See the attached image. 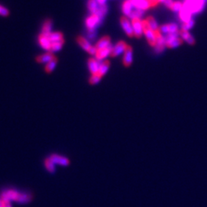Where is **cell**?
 <instances>
[{
    "label": "cell",
    "mask_w": 207,
    "mask_h": 207,
    "mask_svg": "<svg viewBox=\"0 0 207 207\" xmlns=\"http://www.w3.org/2000/svg\"><path fill=\"white\" fill-rule=\"evenodd\" d=\"M179 34H167L165 37L166 40V47L169 49H174L182 45L183 39L180 38Z\"/></svg>",
    "instance_id": "3"
},
{
    "label": "cell",
    "mask_w": 207,
    "mask_h": 207,
    "mask_svg": "<svg viewBox=\"0 0 207 207\" xmlns=\"http://www.w3.org/2000/svg\"><path fill=\"white\" fill-rule=\"evenodd\" d=\"M77 42L78 43L79 45L85 51H86L90 55H95L96 52H97V49L95 46H92L90 44L89 42L85 38L82 36H78L77 38Z\"/></svg>",
    "instance_id": "5"
},
{
    "label": "cell",
    "mask_w": 207,
    "mask_h": 207,
    "mask_svg": "<svg viewBox=\"0 0 207 207\" xmlns=\"http://www.w3.org/2000/svg\"><path fill=\"white\" fill-rule=\"evenodd\" d=\"M99 20H100V17H99V16L97 13L91 14V16L90 17H88L86 19V22H85L87 28L89 30L93 29L97 25V23L99 22Z\"/></svg>",
    "instance_id": "14"
},
{
    "label": "cell",
    "mask_w": 207,
    "mask_h": 207,
    "mask_svg": "<svg viewBox=\"0 0 207 207\" xmlns=\"http://www.w3.org/2000/svg\"><path fill=\"white\" fill-rule=\"evenodd\" d=\"M112 48L113 46H109V47L104 48V49H97V52L95 54V58L97 60H98L99 61H103L106 58H107L108 56H111V54Z\"/></svg>",
    "instance_id": "9"
},
{
    "label": "cell",
    "mask_w": 207,
    "mask_h": 207,
    "mask_svg": "<svg viewBox=\"0 0 207 207\" xmlns=\"http://www.w3.org/2000/svg\"><path fill=\"white\" fill-rule=\"evenodd\" d=\"M55 58L54 56L53 53L50 52H45V53L42 54L41 55H38V57L36 58V61L37 62L40 63V64H47L49 63V61H52L53 58Z\"/></svg>",
    "instance_id": "16"
},
{
    "label": "cell",
    "mask_w": 207,
    "mask_h": 207,
    "mask_svg": "<svg viewBox=\"0 0 207 207\" xmlns=\"http://www.w3.org/2000/svg\"><path fill=\"white\" fill-rule=\"evenodd\" d=\"M88 9L92 14H94L97 12V2L96 0H89L88 2Z\"/></svg>",
    "instance_id": "25"
},
{
    "label": "cell",
    "mask_w": 207,
    "mask_h": 207,
    "mask_svg": "<svg viewBox=\"0 0 207 207\" xmlns=\"http://www.w3.org/2000/svg\"><path fill=\"white\" fill-rule=\"evenodd\" d=\"M133 4H132L130 0H125L122 5V12L126 16H130L131 14L132 8H133Z\"/></svg>",
    "instance_id": "20"
},
{
    "label": "cell",
    "mask_w": 207,
    "mask_h": 207,
    "mask_svg": "<svg viewBox=\"0 0 207 207\" xmlns=\"http://www.w3.org/2000/svg\"><path fill=\"white\" fill-rule=\"evenodd\" d=\"M2 207H12L9 201L2 200Z\"/></svg>",
    "instance_id": "31"
},
{
    "label": "cell",
    "mask_w": 207,
    "mask_h": 207,
    "mask_svg": "<svg viewBox=\"0 0 207 207\" xmlns=\"http://www.w3.org/2000/svg\"><path fill=\"white\" fill-rule=\"evenodd\" d=\"M120 22H121V25L122 26L123 29L125 31L127 36L130 37V38H132L133 36V27H132L131 23L128 20V19L126 16H121Z\"/></svg>",
    "instance_id": "7"
},
{
    "label": "cell",
    "mask_w": 207,
    "mask_h": 207,
    "mask_svg": "<svg viewBox=\"0 0 207 207\" xmlns=\"http://www.w3.org/2000/svg\"><path fill=\"white\" fill-rule=\"evenodd\" d=\"M100 62L95 58H91L88 61V67L91 74H97L98 73Z\"/></svg>",
    "instance_id": "13"
},
{
    "label": "cell",
    "mask_w": 207,
    "mask_h": 207,
    "mask_svg": "<svg viewBox=\"0 0 207 207\" xmlns=\"http://www.w3.org/2000/svg\"><path fill=\"white\" fill-rule=\"evenodd\" d=\"M64 41L60 42L52 43V47H51L50 52H58V51H60L61 49H62V46H63V45H64Z\"/></svg>",
    "instance_id": "27"
},
{
    "label": "cell",
    "mask_w": 207,
    "mask_h": 207,
    "mask_svg": "<svg viewBox=\"0 0 207 207\" xmlns=\"http://www.w3.org/2000/svg\"><path fill=\"white\" fill-rule=\"evenodd\" d=\"M143 34L146 36L147 42L149 43L150 45L152 47H155L157 44V37H156V33L150 28L146 20L143 21Z\"/></svg>",
    "instance_id": "2"
},
{
    "label": "cell",
    "mask_w": 207,
    "mask_h": 207,
    "mask_svg": "<svg viewBox=\"0 0 207 207\" xmlns=\"http://www.w3.org/2000/svg\"><path fill=\"white\" fill-rule=\"evenodd\" d=\"M164 0H156V2H157V3H160V2H163Z\"/></svg>",
    "instance_id": "33"
},
{
    "label": "cell",
    "mask_w": 207,
    "mask_h": 207,
    "mask_svg": "<svg viewBox=\"0 0 207 207\" xmlns=\"http://www.w3.org/2000/svg\"><path fill=\"white\" fill-rule=\"evenodd\" d=\"M0 207H2V199H0Z\"/></svg>",
    "instance_id": "34"
},
{
    "label": "cell",
    "mask_w": 207,
    "mask_h": 207,
    "mask_svg": "<svg viewBox=\"0 0 207 207\" xmlns=\"http://www.w3.org/2000/svg\"><path fill=\"white\" fill-rule=\"evenodd\" d=\"M183 7V3L180 1H176V2H172V3L171 4V5L169 6L172 11L173 12H180Z\"/></svg>",
    "instance_id": "26"
},
{
    "label": "cell",
    "mask_w": 207,
    "mask_h": 207,
    "mask_svg": "<svg viewBox=\"0 0 207 207\" xmlns=\"http://www.w3.org/2000/svg\"><path fill=\"white\" fill-rule=\"evenodd\" d=\"M133 63V49L131 46L127 45L123 56V64L125 67H130Z\"/></svg>",
    "instance_id": "10"
},
{
    "label": "cell",
    "mask_w": 207,
    "mask_h": 207,
    "mask_svg": "<svg viewBox=\"0 0 207 207\" xmlns=\"http://www.w3.org/2000/svg\"><path fill=\"white\" fill-rule=\"evenodd\" d=\"M32 199V196L26 193H20L13 190H9L4 192L2 195V200H15L22 203H26L30 202Z\"/></svg>",
    "instance_id": "1"
},
{
    "label": "cell",
    "mask_w": 207,
    "mask_h": 207,
    "mask_svg": "<svg viewBox=\"0 0 207 207\" xmlns=\"http://www.w3.org/2000/svg\"><path fill=\"white\" fill-rule=\"evenodd\" d=\"M38 40L40 46H41L43 49L48 51V52H50L51 47H52V42H51L50 39H49V35L40 34L39 35H38Z\"/></svg>",
    "instance_id": "11"
},
{
    "label": "cell",
    "mask_w": 207,
    "mask_h": 207,
    "mask_svg": "<svg viewBox=\"0 0 207 207\" xmlns=\"http://www.w3.org/2000/svg\"><path fill=\"white\" fill-rule=\"evenodd\" d=\"M131 25L133 27V36L136 38H141L143 34V21L140 20V18H133L132 19Z\"/></svg>",
    "instance_id": "4"
},
{
    "label": "cell",
    "mask_w": 207,
    "mask_h": 207,
    "mask_svg": "<svg viewBox=\"0 0 207 207\" xmlns=\"http://www.w3.org/2000/svg\"><path fill=\"white\" fill-rule=\"evenodd\" d=\"M161 33H166L167 34H179L180 30L178 29V27L176 24H166L160 28Z\"/></svg>",
    "instance_id": "12"
},
{
    "label": "cell",
    "mask_w": 207,
    "mask_h": 207,
    "mask_svg": "<svg viewBox=\"0 0 207 207\" xmlns=\"http://www.w3.org/2000/svg\"><path fill=\"white\" fill-rule=\"evenodd\" d=\"M45 166L46 169L51 173H54L55 172V164L50 160V158H48L45 160Z\"/></svg>",
    "instance_id": "24"
},
{
    "label": "cell",
    "mask_w": 207,
    "mask_h": 207,
    "mask_svg": "<svg viewBox=\"0 0 207 207\" xmlns=\"http://www.w3.org/2000/svg\"><path fill=\"white\" fill-rule=\"evenodd\" d=\"M193 25H194V21L191 19V20L188 21V22H184V23L183 24L182 28H181V29L185 30V31H188V30L190 29V28H191Z\"/></svg>",
    "instance_id": "29"
},
{
    "label": "cell",
    "mask_w": 207,
    "mask_h": 207,
    "mask_svg": "<svg viewBox=\"0 0 207 207\" xmlns=\"http://www.w3.org/2000/svg\"><path fill=\"white\" fill-rule=\"evenodd\" d=\"M49 158L55 165H59V166H67L70 164V161H69V160L67 157L59 155V154H52Z\"/></svg>",
    "instance_id": "8"
},
{
    "label": "cell",
    "mask_w": 207,
    "mask_h": 207,
    "mask_svg": "<svg viewBox=\"0 0 207 207\" xmlns=\"http://www.w3.org/2000/svg\"><path fill=\"white\" fill-rule=\"evenodd\" d=\"M127 47V45L125 42L124 41H120L112 48L111 54V56L115 58V57L119 56L121 54H124L125 52L126 49Z\"/></svg>",
    "instance_id": "6"
},
{
    "label": "cell",
    "mask_w": 207,
    "mask_h": 207,
    "mask_svg": "<svg viewBox=\"0 0 207 207\" xmlns=\"http://www.w3.org/2000/svg\"><path fill=\"white\" fill-rule=\"evenodd\" d=\"M146 21H147V22L148 25L150 26V28H151V29L154 31V32H156V31H158V30L160 29V28L158 27V25H157V22H156V20L154 19V18L153 17V16H148V17L146 19Z\"/></svg>",
    "instance_id": "23"
},
{
    "label": "cell",
    "mask_w": 207,
    "mask_h": 207,
    "mask_svg": "<svg viewBox=\"0 0 207 207\" xmlns=\"http://www.w3.org/2000/svg\"><path fill=\"white\" fill-rule=\"evenodd\" d=\"M52 20H51V19H46L42 25L41 34L49 35L50 33H52Z\"/></svg>",
    "instance_id": "21"
},
{
    "label": "cell",
    "mask_w": 207,
    "mask_h": 207,
    "mask_svg": "<svg viewBox=\"0 0 207 207\" xmlns=\"http://www.w3.org/2000/svg\"><path fill=\"white\" fill-rule=\"evenodd\" d=\"M49 38L50 39L51 42L55 43V42H64V36L63 34L60 31H54V32L50 33L49 34Z\"/></svg>",
    "instance_id": "18"
},
{
    "label": "cell",
    "mask_w": 207,
    "mask_h": 207,
    "mask_svg": "<svg viewBox=\"0 0 207 207\" xmlns=\"http://www.w3.org/2000/svg\"><path fill=\"white\" fill-rule=\"evenodd\" d=\"M111 38L109 36H103V38H100L98 42H97V44L95 45L96 49H104V48H107L111 46Z\"/></svg>",
    "instance_id": "17"
},
{
    "label": "cell",
    "mask_w": 207,
    "mask_h": 207,
    "mask_svg": "<svg viewBox=\"0 0 207 207\" xmlns=\"http://www.w3.org/2000/svg\"><path fill=\"white\" fill-rule=\"evenodd\" d=\"M9 14L10 13L8 10V9L5 8L3 5H0V16H3V17H7Z\"/></svg>",
    "instance_id": "30"
},
{
    "label": "cell",
    "mask_w": 207,
    "mask_h": 207,
    "mask_svg": "<svg viewBox=\"0 0 207 207\" xmlns=\"http://www.w3.org/2000/svg\"><path fill=\"white\" fill-rule=\"evenodd\" d=\"M179 35L180 36V38H182L183 41H185L188 43L190 45H194L196 41H195V38L192 36V34L189 32L188 31H185V30H180L179 31Z\"/></svg>",
    "instance_id": "15"
},
{
    "label": "cell",
    "mask_w": 207,
    "mask_h": 207,
    "mask_svg": "<svg viewBox=\"0 0 207 207\" xmlns=\"http://www.w3.org/2000/svg\"><path fill=\"white\" fill-rule=\"evenodd\" d=\"M57 63H58V59H57L56 57H55L52 61H49V63H47L45 64V71L47 73H52L55 70V67L57 65Z\"/></svg>",
    "instance_id": "22"
},
{
    "label": "cell",
    "mask_w": 207,
    "mask_h": 207,
    "mask_svg": "<svg viewBox=\"0 0 207 207\" xmlns=\"http://www.w3.org/2000/svg\"><path fill=\"white\" fill-rule=\"evenodd\" d=\"M100 80H101V77H100L99 74H91V78H90V79H89V82L91 85H97V83H99Z\"/></svg>",
    "instance_id": "28"
},
{
    "label": "cell",
    "mask_w": 207,
    "mask_h": 207,
    "mask_svg": "<svg viewBox=\"0 0 207 207\" xmlns=\"http://www.w3.org/2000/svg\"><path fill=\"white\" fill-rule=\"evenodd\" d=\"M97 2H98V3L100 4V5H103L105 4L106 0H97Z\"/></svg>",
    "instance_id": "32"
},
{
    "label": "cell",
    "mask_w": 207,
    "mask_h": 207,
    "mask_svg": "<svg viewBox=\"0 0 207 207\" xmlns=\"http://www.w3.org/2000/svg\"><path fill=\"white\" fill-rule=\"evenodd\" d=\"M109 67H110V61H103L102 62H100L97 74H99L102 78L103 76H104L107 74V72L109 70Z\"/></svg>",
    "instance_id": "19"
}]
</instances>
